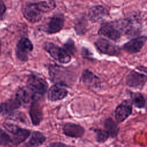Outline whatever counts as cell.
<instances>
[{
  "instance_id": "obj_1",
  "label": "cell",
  "mask_w": 147,
  "mask_h": 147,
  "mask_svg": "<svg viewBox=\"0 0 147 147\" xmlns=\"http://www.w3.org/2000/svg\"><path fill=\"white\" fill-rule=\"evenodd\" d=\"M136 19L125 18L114 21V25L123 34L127 37H137L141 33V26Z\"/></svg>"
},
{
  "instance_id": "obj_2",
  "label": "cell",
  "mask_w": 147,
  "mask_h": 147,
  "mask_svg": "<svg viewBox=\"0 0 147 147\" xmlns=\"http://www.w3.org/2000/svg\"><path fill=\"white\" fill-rule=\"evenodd\" d=\"M22 13L25 18L32 24L40 21L44 14L37 1L26 3L22 9Z\"/></svg>"
},
{
  "instance_id": "obj_3",
  "label": "cell",
  "mask_w": 147,
  "mask_h": 147,
  "mask_svg": "<svg viewBox=\"0 0 147 147\" xmlns=\"http://www.w3.org/2000/svg\"><path fill=\"white\" fill-rule=\"evenodd\" d=\"M43 48L50 56L58 62L66 64L70 61L71 55H69L64 48L51 42H45L43 44Z\"/></svg>"
},
{
  "instance_id": "obj_4",
  "label": "cell",
  "mask_w": 147,
  "mask_h": 147,
  "mask_svg": "<svg viewBox=\"0 0 147 147\" xmlns=\"http://www.w3.org/2000/svg\"><path fill=\"white\" fill-rule=\"evenodd\" d=\"M98 51L110 56H119L121 54V48L115 44L102 37H99L94 42Z\"/></svg>"
},
{
  "instance_id": "obj_5",
  "label": "cell",
  "mask_w": 147,
  "mask_h": 147,
  "mask_svg": "<svg viewBox=\"0 0 147 147\" xmlns=\"http://www.w3.org/2000/svg\"><path fill=\"white\" fill-rule=\"evenodd\" d=\"M98 34L114 42L118 41L122 35L114 24L110 22H102L98 30Z\"/></svg>"
},
{
  "instance_id": "obj_6",
  "label": "cell",
  "mask_w": 147,
  "mask_h": 147,
  "mask_svg": "<svg viewBox=\"0 0 147 147\" xmlns=\"http://www.w3.org/2000/svg\"><path fill=\"white\" fill-rule=\"evenodd\" d=\"M4 127L11 134L13 145H16L25 141L30 133L29 130L21 128L12 123H5Z\"/></svg>"
},
{
  "instance_id": "obj_7",
  "label": "cell",
  "mask_w": 147,
  "mask_h": 147,
  "mask_svg": "<svg viewBox=\"0 0 147 147\" xmlns=\"http://www.w3.org/2000/svg\"><path fill=\"white\" fill-rule=\"evenodd\" d=\"M33 49V45L31 41L27 37H22L16 45V56L20 60L26 61Z\"/></svg>"
},
{
  "instance_id": "obj_8",
  "label": "cell",
  "mask_w": 147,
  "mask_h": 147,
  "mask_svg": "<svg viewBox=\"0 0 147 147\" xmlns=\"http://www.w3.org/2000/svg\"><path fill=\"white\" fill-rule=\"evenodd\" d=\"M65 18L63 14H56L52 16L44 28V31L48 34H55L59 32L63 28Z\"/></svg>"
},
{
  "instance_id": "obj_9",
  "label": "cell",
  "mask_w": 147,
  "mask_h": 147,
  "mask_svg": "<svg viewBox=\"0 0 147 147\" xmlns=\"http://www.w3.org/2000/svg\"><path fill=\"white\" fill-rule=\"evenodd\" d=\"M147 83V75L136 71H131L126 78V85L132 88H142Z\"/></svg>"
},
{
  "instance_id": "obj_10",
  "label": "cell",
  "mask_w": 147,
  "mask_h": 147,
  "mask_svg": "<svg viewBox=\"0 0 147 147\" xmlns=\"http://www.w3.org/2000/svg\"><path fill=\"white\" fill-rule=\"evenodd\" d=\"M147 41L146 36H140L132 38L122 45V49L129 54H134L141 51Z\"/></svg>"
},
{
  "instance_id": "obj_11",
  "label": "cell",
  "mask_w": 147,
  "mask_h": 147,
  "mask_svg": "<svg viewBox=\"0 0 147 147\" xmlns=\"http://www.w3.org/2000/svg\"><path fill=\"white\" fill-rule=\"evenodd\" d=\"M27 86L35 94L43 95L48 90V83L42 78L36 76L30 75L27 80Z\"/></svg>"
},
{
  "instance_id": "obj_12",
  "label": "cell",
  "mask_w": 147,
  "mask_h": 147,
  "mask_svg": "<svg viewBox=\"0 0 147 147\" xmlns=\"http://www.w3.org/2000/svg\"><path fill=\"white\" fill-rule=\"evenodd\" d=\"M132 104L130 100H124L118 105L114 111L116 121L119 122L125 121L131 114L133 111Z\"/></svg>"
},
{
  "instance_id": "obj_13",
  "label": "cell",
  "mask_w": 147,
  "mask_h": 147,
  "mask_svg": "<svg viewBox=\"0 0 147 147\" xmlns=\"http://www.w3.org/2000/svg\"><path fill=\"white\" fill-rule=\"evenodd\" d=\"M109 16V11L102 5H95L88 9V19L93 23L102 22Z\"/></svg>"
},
{
  "instance_id": "obj_14",
  "label": "cell",
  "mask_w": 147,
  "mask_h": 147,
  "mask_svg": "<svg viewBox=\"0 0 147 147\" xmlns=\"http://www.w3.org/2000/svg\"><path fill=\"white\" fill-rule=\"evenodd\" d=\"M81 81L84 84L90 88L95 90H99L100 89L101 82L100 79L88 69H85L83 72Z\"/></svg>"
},
{
  "instance_id": "obj_15",
  "label": "cell",
  "mask_w": 147,
  "mask_h": 147,
  "mask_svg": "<svg viewBox=\"0 0 147 147\" xmlns=\"http://www.w3.org/2000/svg\"><path fill=\"white\" fill-rule=\"evenodd\" d=\"M29 115L32 123L35 126L38 125L42 119V107L37 99L31 102Z\"/></svg>"
},
{
  "instance_id": "obj_16",
  "label": "cell",
  "mask_w": 147,
  "mask_h": 147,
  "mask_svg": "<svg viewBox=\"0 0 147 147\" xmlns=\"http://www.w3.org/2000/svg\"><path fill=\"white\" fill-rule=\"evenodd\" d=\"M63 131L65 135L68 137L79 138L84 135L85 130L79 125L69 122L64 125L63 127Z\"/></svg>"
},
{
  "instance_id": "obj_17",
  "label": "cell",
  "mask_w": 147,
  "mask_h": 147,
  "mask_svg": "<svg viewBox=\"0 0 147 147\" xmlns=\"http://www.w3.org/2000/svg\"><path fill=\"white\" fill-rule=\"evenodd\" d=\"M68 91L62 85L55 84L51 87L48 91V98L49 100L55 102L61 100L67 96Z\"/></svg>"
},
{
  "instance_id": "obj_18",
  "label": "cell",
  "mask_w": 147,
  "mask_h": 147,
  "mask_svg": "<svg viewBox=\"0 0 147 147\" xmlns=\"http://www.w3.org/2000/svg\"><path fill=\"white\" fill-rule=\"evenodd\" d=\"M35 93L28 86L20 88L16 92V99L21 103H28L36 99Z\"/></svg>"
},
{
  "instance_id": "obj_19",
  "label": "cell",
  "mask_w": 147,
  "mask_h": 147,
  "mask_svg": "<svg viewBox=\"0 0 147 147\" xmlns=\"http://www.w3.org/2000/svg\"><path fill=\"white\" fill-rule=\"evenodd\" d=\"M105 130H106L111 138H116L119 132V128L116 122L111 117L106 118L103 123Z\"/></svg>"
},
{
  "instance_id": "obj_20",
  "label": "cell",
  "mask_w": 147,
  "mask_h": 147,
  "mask_svg": "<svg viewBox=\"0 0 147 147\" xmlns=\"http://www.w3.org/2000/svg\"><path fill=\"white\" fill-rule=\"evenodd\" d=\"M45 137L39 131H34L29 141L26 142L23 147H37L45 141Z\"/></svg>"
},
{
  "instance_id": "obj_21",
  "label": "cell",
  "mask_w": 147,
  "mask_h": 147,
  "mask_svg": "<svg viewBox=\"0 0 147 147\" xmlns=\"http://www.w3.org/2000/svg\"><path fill=\"white\" fill-rule=\"evenodd\" d=\"M130 98L131 104L136 107L143 109L146 107V100L142 93L140 92H130Z\"/></svg>"
},
{
  "instance_id": "obj_22",
  "label": "cell",
  "mask_w": 147,
  "mask_h": 147,
  "mask_svg": "<svg viewBox=\"0 0 147 147\" xmlns=\"http://www.w3.org/2000/svg\"><path fill=\"white\" fill-rule=\"evenodd\" d=\"M88 21L85 17H81L78 18L74 25V29L76 33L79 36L84 35L87 30Z\"/></svg>"
},
{
  "instance_id": "obj_23",
  "label": "cell",
  "mask_w": 147,
  "mask_h": 147,
  "mask_svg": "<svg viewBox=\"0 0 147 147\" xmlns=\"http://www.w3.org/2000/svg\"><path fill=\"white\" fill-rule=\"evenodd\" d=\"M96 141L99 143H103L106 142L110 137L109 134L106 130H102L100 129H96L94 130Z\"/></svg>"
},
{
  "instance_id": "obj_24",
  "label": "cell",
  "mask_w": 147,
  "mask_h": 147,
  "mask_svg": "<svg viewBox=\"0 0 147 147\" xmlns=\"http://www.w3.org/2000/svg\"><path fill=\"white\" fill-rule=\"evenodd\" d=\"M0 145L6 146H12L13 145L11 137L6 131L0 129Z\"/></svg>"
},
{
  "instance_id": "obj_25",
  "label": "cell",
  "mask_w": 147,
  "mask_h": 147,
  "mask_svg": "<svg viewBox=\"0 0 147 147\" xmlns=\"http://www.w3.org/2000/svg\"><path fill=\"white\" fill-rule=\"evenodd\" d=\"M64 50L70 55H74L76 51V48L75 46L74 41L72 39L69 38L63 45Z\"/></svg>"
},
{
  "instance_id": "obj_26",
  "label": "cell",
  "mask_w": 147,
  "mask_h": 147,
  "mask_svg": "<svg viewBox=\"0 0 147 147\" xmlns=\"http://www.w3.org/2000/svg\"><path fill=\"white\" fill-rule=\"evenodd\" d=\"M21 104L19 102L15 99L14 100H10L7 102L2 104L3 109L5 111H11L18 107Z\"/></svg>"
},
{
  "instance_id": "obj_27",
  "label": "cell",
  "mask_w": 147,
  "mask_h": 147,
  "mask_svg": "<svg viewBox=\"0 0 147 147\" xmlns=\"http://www.w3.org/2000/svg\"><path fill=\"white\" fill-rule=\"evenodd\" d=\"M6 11V6L3 1L0 0V17H2Z\"/></svg>"
},
{
  "instance_id": "obj_28",
  "label": "cell",
  "mask_w": 147,
  "mask_h": 147,
  "mask_svg": "<svg viewBox=\"0 0 147 147\" xmlns=\"http://www.w3.org/2000/svg\"><path fill=\"white\" fill-rule=\"evenodd\" d=\"M47 147H69L67 145L59 142H53L48 145Z\"/></svg>"
},
{
  "instance_id": "obj_29",
  "label": "cell",
  "mask_w": 147,
  "mask_h": 147,
  "mask_svg": "<svg viewBox=\"0 0 147 147\" xmlns=\"http://www.w3.org/2000/svg\"><path fill=\"white\" fill-rule=\"evenodd\" d=\"M136 68L141 71H143L144 72L147 74V68L146 67H144L143 66H138V67H137Z\"/></svg>"
},
{
  "instance_id": "obj_30",
  "label": "cell",
  "mask_w": 147,
  "mask_h": 147,
  "mask_svg": "<svg viewBox=\"0 0 147 147\" xmlns=\"http://www.w3.org/2000/svg\"><path fill=\"white\" fill-rule=\"evenodd\" d=\"M3 110V106H2V105H0V113Z\"/></svg>"
},
{
  "instance_id": "obj_31",
  "label": "cell",
  "mask_w": 147,
  "mask_h": 147,
  "mask_svg": "<svg viewBox=\"0 0 147 147\" xmlns=\"http://www.w3.org/2000/svg\"><path fill=\"white\" fill-rule=\"evenodd\" d=\"M1 41H0V55H1Z\"/></svg>"
}]
</instances>
